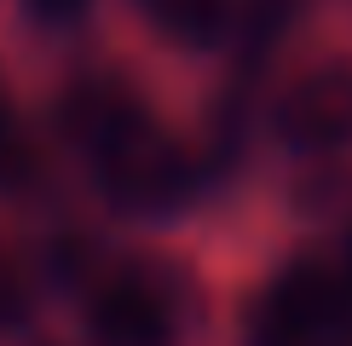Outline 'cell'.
Masks as SVG:
<instances>
[{
    "mask_svg": "<svg viewBox=\"0 0 352 346\" xmlns=\"http://www.w3.org/2000/svg\"><path fill=\"white\" fill-rule=\"evenodd\" d=\"M23 312H29V283H23L18 260H6V254H0V329H6V323H18Z\"/></svg>",
    "mask_w": 352,
    "mask_h": 346,
    "instance_id": "cell-7",
    "label": "cell"
},
{
    "mask_svg": "<svg viewBox=\"0 0 352 346\" xmlns=\"http://www.w3.org/2000/svg\"><path fill=\"white\" fill-rule=\"evenodd\" d=\"M29 6H35V18H47V23H69V18L87 12V0H29Z\"/></svg>",
    "mask_w": 352,
    "mask_h": 346,
    "instance_id": "cell-8",
    "label": "cell"
},
{
    "mask_svg": "<svg viewBox=\"0 0 352 346\" xmlns=\"http://www.w3.org/2000/svg\"><path fill=\"white\" fill-rule=\"evenodd\" d=\"M139 115H144L139 93L127 81H116V76H87V81H76L58 98V122H64V133L76 139L81 150H98L110 133H122Z\"/></svg>",
    "mask_w": 352,
    "mask_h": 346,
    "instance_id": "cell-5",
    "label": "cell"
},
{
    "mask_svg": "<svg viewBox=\"0 0 352 346\" xmlns=\"http://www.w3.org/2000/svg\"><path fill=\"white\" fill-rule=\"evenodd\" d=\"M139 12L173 47H214L231 23V0H139Z\"/></svg>",
    "mask_w": 352,
    "mask_h": 346,
    "instance_id": "cell-6",
    "label": "cell"
},
{
    "mask_svg": "<svg viewBox=\"0 0 352 346\" xmlns=\"http://www.w3.org/2000/svg\"><path fill=\"white\" fill-rule=\"evenodd\" d=\"M346 295L324 266H289L248 312V346H341Z\"/></svg>",
    "mask_w": 352,
    "mask_h": 346,
    "instance_id": "cell-2",
    "label": "cell"
},
{
    "mask_svg": "<svg viewBox=\"0 0 352 346\" xmlns=\"http://www.w3.org/2000/svg\"><path fill=\"white\" fill-rule=\"evenodd\" d=\"M87 329L98 346H173V295L144 266H116L87 288Z\"/></svg>",
    "mask_w": 352,
    "mask_h": 346,
    "instance_id": "cell-3",
    "label": "cell"
},
{
    "mask_svg": "<svg viewBox=\"0 0 352 346\" xmlns=\"http://www.w3.org/2000/svg\"><path fill=\"white\" fill-rule=\"evenodd\" d=\"M272 127L300 156H329L352 144V64H318L295 76L272 104Z\"/></svg>",
    "mask_w": 352,
    "mask_h": 346,
    "instance_id": "cell-4",
    "label": "cell"
},
{
    "mask_svg": "<svg viewBox=\"0 0 352 346\" xmlns=\"http://www.w3.org/2000/svg\"><path fill=\"white\" fill-rule=\"evenodd\" d=\"M98 168V185L110 191L116 208L127 214H162V208H179L185 191H190V156L173 144L151 115L127 122L122 133H110L98 150H87Z\"/></svg>",
    "mask_w": 352,
    "mask_h": 346,
    "instance_id": "cell-1",
    "label": "cell"
}]
</instances>
